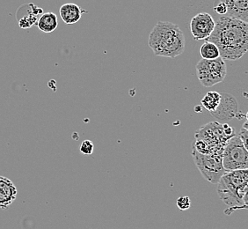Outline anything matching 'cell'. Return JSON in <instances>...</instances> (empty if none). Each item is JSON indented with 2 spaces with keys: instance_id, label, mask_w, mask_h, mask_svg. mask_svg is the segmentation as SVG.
<instances>
[{
  "instance_id": "12",
  "label": "cell",
  "mask_w": 248,
  "mask_h": 229,
  "mask_svg": "<svg viewBox=\"0 0 248 229\" xmlns=\"http://www.w3.org/2000/svg\"><path fill=\"white\" fill-rule=\"evenodd\" d=\"M62 21L67 25H73L81 19L83 10L73 3H67L62 5L59 10Z\"/></svg>"
},
{
  "instance_id": "11",
  "label": "cell",
  "mask_w": 248,
  "mask_h": 229,
  "mask_svg": "<svg viewBox=\"0 0 248 229\" xmlns=\"http://www.w3.org/2000/svg\"><path fill=\"white\" fill-rule=\"evenodd\" d=\"M227 16L239 19L248 24V0H231L227 3Z\"/></svg>"
},
{
  "instance_id": "18",
  "label": "cell",
  "mask_w": 248,
  "mask_h": 229,
  "mask_svg": "<svg viewBox=\"0 0 248 229\" xmlns=\"http://www.w3.org/2000/svg\"><path fill=\"white\" fill-rule=\"evenodd\" d=\"M93 149H94L93 143L92 142L91 140H88V139L83 141L80 146V152L86 155H90L93 153Z\"/></svg>"
},
{
  "instance_id": "9",
  "label": "cell",
  "mask_w": 248,
  "mask_h": 229,
  "mask_svg": "<svg viewBox=\"0 0 248 229\" xmlns=\"http://www.w3.org/2000/svg\"><path fill=\"white\" fill-rule=\"evenodd\" d=\"M239 106L237 100L229 94H221V101L217 110L210 113L220 121H229L237 116Z\"/></svg>"
},
{
  "instance_id": "5",
  "label": "cell",
  "mask_w": 248,
  "mask_h": 229,
  "mask_svg": "<svg viewBox=\"0 0 248 229\" xmlns=\"http://www.w3.org/2000/svg\"><path fill=\"white\" fill-rule=\"evenodd\" d=\"M192 156L202 176L213 184H217L227 173L223 164V153L202 154L192 148Z\"/></svg>"
},
{
  "instance_id": "19",
  "label": "cell",
  "mask_w": 248,
  "mask_h": 229,
  "mask_svg": "<svg viewBox=\"0 0 248 229\" xmlns=\"http://www.w3.org/2000/svg\"><path fill=\"white\" fill-rule=\"evenodd\" d=\"M213 9H214V11H215L217 15H222V16L227 15V12H228L227 5H226V4L223 3V2H219L217 5H216L214 6Z\"/></svg>"
},
{
  "instance_id": "4",
  "label": "cell",
  "mask_w": 248,
  "mask_h": 229,
  "mask_svg": "<svg viewBox=\"0 0 248 229\" xmlns=\"http://www.w3.org/2000/svg\"><path fill=\"white\" fill-rule=\"evenodd\" d=\"M231 139L224 132L223 124L211 122L196 131V141L192 148L202 154L224 153V148Z\"/></svg>"
},
{
  "instance_id": "20",
  "label": "cell",
  "mask_w": 248,
  "mask_h": 229,
  "mask_svg": "<svg viewBox=\"0 0 248 229\" xmlns=\"http://www.w3.org/2000/svg\"><path fill=\"white\" fill-rule=\"evenodd\" d=\"M239 138L242 140L243 142L244 147L248 150V130L242 129L240 130V132L239 134Z\"/></svg>"
},
{
  "instance_id": "13",
  "label": "cell",
  "mask_w": 248,
  "mask_h": 229,
  "mask_svg": "<svg viewBox=\"0 0 248 229\" xmlns=\"http://www.w3.org/2000/svg\"><path fill=\"white\" fill-rule=\"evenodd\" d=\"M28 15L22 16L19 19V26L21 29H30L34 25H37L40 17L43 15V10L39 8L33 4H29Z\"/></svg>"
},
{
  "instance_id": "15",
  "label": "cell",
  "mask_w": 248,
  "mask_h": 229,
  "mask_svg": "<svg viewBox=\"0 0 248 229\" xmlns=\"http://www.w3.org/2000/svg\"><path fill=\"white\" fill-rule=\"evenodd\" d=\"M221 101V94L216 91H210L206 94V96L202 99V105L205 110L210 113L214 112L220 104Z\"/></svg>"
},
{
  "instance_id": "16",
  "label": "cell",
  "mask_w": 248,
  "mask_h": 229,
  "mask_svg": "<svg viewBox=\"0 0 248 229\" xmlns=\"http://www.w3.org/2000/svg\"><path fill=\"white\" fill-rule=\"evenodd\" d=\"M200 55L202 59L214 60L220 57L219 49L214 43L207 41L201 46Z\"/></svg>"
},
{
  "instance_id": "3",
  "label": "cell",
  "mask_w": 248,
  "mask_h": 229,
  "mask_svg": "<svg viewBox=\"0 0 248 229\" xmlns=\"http://www.w3.org/2000/svg\"><path fill=\"white\" fill-rule=\"evenodd\" d=\"M248 183V169L227 172L217 183V194L221 200L229 208L224 213L231 215L241 210L244 187Z\"/></svg>"
},
{
  "instance_id": "8",
  "label": "cell",
  "mask_w": 248,
  "mask_h": 229,
  "mask_svg": "<svg viewBox=\"0 0 248 229\" xmlns=\"http://www.w3.org/2000/svg\"><path fill=\"white\" fill-rule=\"evenodd\" d=\"M215 27V20L208 13H200L191 19V33L193 38L197 41L208 40L213 33Z\"/></svg>"
},
{
  "instance_id": "6",
  "label": "cell",
  "mask_w": 248,
  "mask_h": 229,
  "mask_svg": "<svg viewBox=\"0 0 248 229\" xmlns=\"http://www.w3.org/2000/svg\"><path fill=\"white\" fill-rule=\"evenodd\" d=\"M196 69L199 82L205 87H211L224 82L227 74L226 64L221 57L214 60L202 59L197 63Z\"/></svg>"
},
{
  "instance_id": "24",
  "label": "cell",
  "mask_w": 248,
  "mask_h": 229,
  "mask_svg": "<svg viewBox=\"0 0 248 229\" xmlns=\"http://www.w3.org/2000/svg\"><path fill=\"white\" fill-rule=\"evenodd\" d=\"M201 107L200 106H196V108H195V110H196V112H201Z\"/></svg>"
},
{
  "instance_id": "1",
  "label": "cell",
  "mask_w": 248,
  "mask_h": 229,
  "mask_svg": "<svg viewBox=\"0 0 248 229\" xmlns=\"http://www.w3.org/2000/svg\"><path fill=\"white\" fill-rule=\"evenodd\" d=\"M207 41L217 46L224 60H239L248 51V24L224 15L216 22L215 29Z\"/></svg>"
},
{
  "instance_id": "22",
  "label": "cell",
  "mask_w": 248,
  "mask_h": 229,
  "mask_svg": "<svg viewBox=\"0 0 248 229\" xmlns=\"http://www.w3.org/2000/svg\"><path fill=\"white\" fill-rule=\"evenodd\" d=\"M247 193H248V183L246 185V186L244 187L243 191H242V194H243V196H245Z\"/></svg>"
},
{
  "instance_id": "2",
  "label": "cell",
  "mask_w": 248,
  "mask_h": 229,
  "mask_svg": "<svg viewBox=\"0 0 248 229\" xmlns=\"http://www.w3.org/2000/svg\"><path fill=\"white\" fill-rule=\"evenodd\" d=\"M148 45L155 56L174 58L184 52L186 40L178 25L158 21L149 34Z\"/></svg>"
},
{
  "instance_id": "14",
  "label": "cell",
  "mask_w": 248,
  "mask_h": 229,
  "mask_svg": "<svg viewBox=\"0 0 248 229\" xmlns=\"http://www.w3.org/2000/svg\"><path fill=\"white\" fill-rule=\"evenodd\" d=\"M36 26L43 33H52L58 28V16L51 12L43 14L40 17Z\"/></svg>"
},
{
  "instance_id": "25",
  "label": "cell",
  "mask_w": 248,
  "mask_h": 229,
  "mask_svg": "<svg viewBox=\"0 0 248 229\" xmlns=\"http://www.w3.org/2000/svg\"><path fill=\"white\" fill-rule=\"evenodd\" d=\"M229 1H231V0H219V2H223V3H227Z\"/></svg>"
},
{
  "instance_id": "17",
  "label": "cell",
  "mask_w": 248,
  "mask_h": 229,
  "mask_svg": "<svg viewBox=\"0 0 248 229\" xmlns=\"http://www.w3.org/2000/svg\"><path fill=\"white\" fill-rule=\"evenodd\" d=\"M176 205L180 210H188V209L190 208V198L186 196H181V197H179V198L177 199Z\"/></svg>"
},
{
  "instance_id": "10",
  "label": "cell",
  "mask_w": 248,
  "mask_h": 229,
  "mask_svg": "<svg viewBox=\"0 0 248 229\" xmlns=\"http://www.w3.org/2000/svg\"><path fill=\"white\" fill-rule=\"evenodd\" d=\"M17 188L9 178L0 176V208L7 209L17 198Z\"/></svg>"
},
{
  "instance_id": "26",
  "label": "cell",
  "mask_w": 248,
  "mask_h": 229,
  "mask_svg": "<svg viewBox=\"0 0 248 229\" xmlns=\"http://www.w3.org/2000/svg\"><path fill=\"white\" fill-rule=\"evenodd\" d=\"M246 118H247V121H248V113H247V114H246Z\"/></svg>"
},
{
  "instance_id": "23",
  "label": "cell",
  "mask_w": 248,
  "mask_h": 229,
  "mask_svg": "<svg viewBox=\"0 0 248 229\" xmlns=\"http://www.w3.org/2000/svg\"><path fill=\"white\" fill-rule=\"evenodd\" d=\"M243 128L248 131V121H247V122L243 124Z\"/></svg>"
},
{
  "instance_id": "7",
  "label": "cell",
  "mask_w": 248,
  "mask_h": 229,
  "mask_svg": "<svg viewBox=\"0 0 248 229\" xmlns=\"http://www.w3.org/2000/svg\"><path fill=\"white\" fill-rule=\"evenodd\" d=\"M223 164L227 172L248 169V152L239 135L230 140L224 148Z\"/></svg>"
},
{
  "instance_id": "21",
  "label": "cell",
  "mask_w": 248,
  "mask_h": 229,
  "mask_svg": "<svg viewBox=\"0 0 248 229\" xmlns=\"http://www.w3.org/2000/svg\"><path fill=\"white\" fill-rule=\"evenodd\" d=\"M241 209H248V193H247V194L243 196Z\"/></svg>"
}]
</instances>
